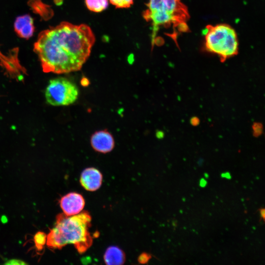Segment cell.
I'll return each instance as SVG.
<instances>
[{
	"label": "cell",
	"instance_id": "6da1fadb",
	"mask_svg": "<svg viewBox=\"0 0 265 265\" xmlns=\"http://www.w3.org/2000/svg\"><path fill=\"white\" fill-rule=\"evenodd\" d=\"M95 41V35L88 25L63 22L42 31L33 49L44 72L68 73L81 69Z\"/></svg>",
	"mask_w": 265,
	"mask_h": 265
},
{
	"label": "cell",
	"instance_id": "7a4b0ae2",
	"mask_svg": "<svg viewBox=\"0 0 265 265\" xmlns=\"http://www.w3.org/2000/svg\"><path fill=\"white\" fill-rule=\"evenodd\" d=\"M91 221V217L86 211L71 216L58 214L54 227L47 236V245L52 249H59L72 244L79 253L85 252L93 242L89 231Z\"/></svg>",
	"mask_w": 265,
	"mask_h": 265
},
{
	"label": "cell",
	"instance_id": "3957f363",
	"mask_svg": "<svg viewBox=\"0 0 265 265\" xmlns=\"http://www.w3.org/2000/svg\"><path fill=\"white\" fill-rule=\"evenodd\" d=\"M203 33L206 50L218 55L221 60L238 53L237 34L230 26L226 24L207 25Z\"/></svg>",
	"mask_w": 265,
	"mask_h": 265
},
{
	"label": "cell",
	"instance_id": "277c9868",
	"mask_svg": "<svg viewBox=\"0 0 265 265\" xmlns=\"http://www.w3.org/2000/svg\"><path fill=\"white\" fill-rule=\"evenodd\" d=\"M79 89L72 81L64 78L51 80L46 88L47 103L53 106H64L73 104L79 96Z\"/></svg>",
	"mask_w": 265,
	"mask_h": 265
},
{
	"label": "cell",
	"instance_id": "5b68a950",
	"mask_svg": "<svg viewBox=\"0 0 265 265\" xmlns=\"http://www.w3.org/2000/svg\"><path fill=\"white\" fill-rule=\"evenodd\" d=\"M63 213L68 216L80 213L85 206L83 196L77 192H70L63 196L59 201Z\"/></svg>",
	"mask_w": 265,
	"mask_h": 265
},
{
	"label": "cell",
	"instance_id": "8992f818",
	"mask_svg": "<svg viewBox=\"0 0 265 265\" xmlns=\"http://www.w3.org/2000/svg\"><path fill=\"white\" fill-rule=\"evenodd\" d=\"M90 143L94 150L102 153L110 152L115 145L112 135L106 130L95 132L91 136Z\"/></svg>",
	"mask_w": 265,
	"mask_h": 265
},
{
	"label": "cell",
	"instance_id": "52a82bcc",
	"mask_svg": "<svg viewBox=\"0 0 265 265\" xmlns=\"http://www.w3.org/2000/svg\"><path fill=\"white\" fill-rule=\"evenodd\" d=\"M103 180L102 173L94 167L85 168L81 173L80 183L84 188L94 191L101 186Z\"/></svg>",
	"mask_w": 265,
	"mask_h": 265
},
{
	"label": "cell",
	"instance_id": "ba28073f",
	"mask_svg": "<svg viewBox=\"0 0 265 265\" xmlns=\"http://www.w3.org/2000/svg\"><path fill=\"white\" fill-rule=\"evenodd\" d=\"M14 29L21 38L28 39L34 32L33 19L29 15H24L18 17L14 24Z\"/></svg>",
	"mask_w": 265,
	"mask_h": 265
},
{
	"label": "cell",
	"instance_id": "9c48e42d",
	"mask_svg": "<svg viewBox=\"0 0 265 265\" xmlns=\"http://www.w3.org/2000/svg\"><path fill=\"white\" fill-rule=\"evenodd\" d=\"M104 259L106 265H122L125 261L124 252L119 247L111 246L106 251Z\"/></svg>",
	"mask_w": 265,
	"mask_h": 265
},
{
	"label": "cell",
	"instance_id": "30bf717a",
	"mask_svg": "<svg viewBox=\"0 0 265 265\" xmlns=\"http://www.w3.org/2000/svg\"><path fill=\"white\" fill-rule=\"evenodd\" d=\"M87 8L94 12H101L108 5V0H85Z\"/></svg>",
	"mask_w": 265,
	"mask_h": 265
},
{
	"label": "cell",
	"instance_id": "8fae6325",
	"mask_svg": "<svg viewBox=\"0 0 265 265\" xmlns=\"http://www.w3.org/2000/svg\"><path fill=\"white\" fill-rule=\"evenodd\" d=\"M116 8H127L133 3L134 0H108Z\"/></svg>",
	"mask_w": 265,
	"mask_h": 265
},
{
	"label": "cell",
	"instance_id": "7c38bea8",
	"mask_svg": "<svg viewBox=\"0 0 265 265\" xmlns=\"http://www.w3.org/2000/svg\"><path fill=\"white\" fill-rule=\"evenodd\" d=\"M47 236L42 232L37 233L34 237V241L38 248H42L46 243Z\"/></svg>",
	"mask_w": 265,
	"mask_h": 265
},
{
	"label": "cell",
	"instance_id": "4fadbf2b",
	"mask_svg": "<svg viewBox=\"0 0 265 265\" xmlns=\"http://www.w3.org/2000/svg\"><path fill=\"white\" fill-rule=\"evenodd\" d=\"M263 128L262 125L260 124H255L253 126L254 132L256 135H259L261 134Z\"/></svg>",
	"mask_w": 265,
	"mask_h": 265
},
{
	"label": "cell",
	"instance_id": "5bb4252c",
	"mask_svg": "<svg viewBox=\"0 0 265 265\" xmlns=\"http://www.w3.org/2000/svg\"><path fill=\"white\" fill-rule=\"evenodd\" d=\"M191 124L193 126H196L199 123V120L196 117H192L190 120Z\"/></svg>",
	"mask_w": 265,
	"mask_h": 265
},
{
	"label": "cell",
	"instance_id": "9a60e30c",
	"mask_svg": "<svg viewBox=\"0 0 265 265\" xmlns=\"http://www.w3.org/2000/svg\"><path fill=\"white\" fill-rule=\"evenodd\" d=\"M259 212L261 218L264 221L265 220V209L264 208H261L259 210Z\"/></svg>",
	"mask_w": 265,
	"mask_h": 265
},
{
	"label": "cell",
	"instance_id": "2e32d148",
	"mask_svg": "<svg viewBox=\"0 0 265 265\" xmlns=\"http://www.w3.org/2000/svg\"><path fill=\"white\" fill-rule=\"evenodd\" d=\"M221 177L227 179H231V176L229 172H225L221 174Z\"/></svg>",
	"mask_w": 265,
	"mask_h": 265
},
{
	"label": "cell",
	"instance_id": "e0dca14e",
	"mask_svg": "<svg viewBox=\"0 0 265 265\" xmlns=\"http://www.w3.org/2000/svg\"><path fill=\"white\" fill-rule=\"evenodd\" d=\"M207 181L205 179L202 178L200 180L199 185L201 187H205L207 185Z\"/></svg>",
	"mask_w": 265,
	"mask_h": 265
},
{
	"label": "cell",
	"instance_id": "ac0fdd59",
	"mask_svg": "<svg viewBox=\"0 0 265 265\" xmlns=\"http://www.w3.org/2000/svg\"><path fill=\"white\" fill-rule=\"evenodd\" d=\"M160 132H159V134H158V135L159 136V137H160V136H161V137H162V136H163V133L161 132V134H160Z\"/></svg>",
	"mask_w": 265,
	"mask_h": 265
}]
</instances>
